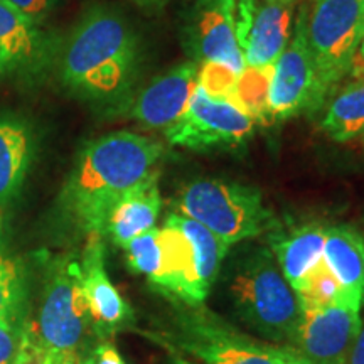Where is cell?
Here are the masks:
<instances>
[{
	"mask_svg": "<svg viewBox=\"0 0 364 364\" xmlns=\"http://www.w3.org/2000/svg\"><path fill=\"white\" fill-rule=\"evenodd\" d=\"M166 147L152 136L129 130L91 140L80 152L61 194L66 216L86 235L105 236L112 208L154 172Z\"/></svg>",
	"mask_w": 364,
	"mask_h": 364,
	"instance_id": "1",
	"label": "cell"
},
{
	"mask_svg": "<svg viewBox=\"0 0 364 364\" xmlns=\"http://www.w3.org/2000/svg\"><path fill=\"white\" fill-rule=\"evenodd\" d=\"M140 70V43L120 12L97 6L81 17L63 49L59 76L70 93L95 103L120 102Z\"/></svg>",
	"mask_w": 364,
	"mask_h": 364,
	"instance_id": "2",
	"label": "cell"
},
{
	"mask_svg": "<svg viewBox=\"0 0 364 364\" xmlns=\"http://www.w3.org/2000/svg\"><path fill=\"white\" fill-rule=\"evenodd\" d=\"M154 339L174 364H277V346L243 334L204 304L172 302L169 324Z\"/></svg>",
	"mask_w": 364,
	"mask_h": 364,
	"instance_id": "3",
	"label": "cell"
},
{
	"mask_svg": "<svg viewBox=\"0 0 364 364\" xmlns=\"http://www.w3.org/2000/svg\"><path fill=\"white\" fill-rule=\"evenodd\" d=\"M157 230L162 267L150 285L171 302L203 306L230 247L206 226L177 213H171Z\"/></svg>",
	"mask_w": 364,
	"mask_h": 364,
	"instance_id": "4",
	"label": "cell"
},
{
	"mask_svg": "<svg viewBox=\"0 0 364 364\" xmlns=\"http://www.w3.org/2000/svg\"><path fill=\"white\" fill-rule=\"evenodd\" d=\"M230 290L245 324L279 346H292L304 309L273 253L262 248L247 255L236 268Z\"/></svg>",
	"mask_w": 364,
	"mask_h": 364,
	"instance_id": "5",
	"label": "cell"
},
{
	"mask_svg": "<svg viewBox=\"0 0 364 364\" xmlns=\"http://www.w3.org/2000/svg\"><path fill=\"white\" fill-rule=\"evenodd\" d=\"M177 215L198 221L228 247L257 238L275 226L260 191L225 179H194L172 201Z\"/></svg>",
	"mask_w": 364,
	"mask_h": 364,
	"instance_id": "6",
	"label": "cell"
},
{
	"mask_svg": "<svg viewBox=\"0 0 364 364\" xmlns=\"http://www.w3.org/2000/svg\"><path fill=\"white\" fill-rule=\"evenodd\" d=\"M307 38L316 68V110L351 71L364 38V0H314Z\"/></svg>",
	"mask_w": 364,
	"mask_h": 364,
	"instance_id": "7",
	"label": "cell"
},
{
	"mask_svg": "<svg viewBox=\"0 0 364 364\" xmlns=\"http://www.w3.org/2000/svg\"><path fill=\"white\" fill-rule=\"evenodd\" d=\"M90 314L81 290V267L75 258H59L46 284L38 318V336L49 351L78 358Z\"/></svg>",
	"mask_w": 364,
	"mask_h": 364,
	"instance_id": "8",
	"label": "cell"
},
{
	"mask_svg": "<svg viewBox=\"0 0 364 364\" xmlns=\"http://www.w3.org/2000/svg\"><path fill=\"white\" fill-rule=\"evenodd\" d=\"M255 125L257 122L235 103L209 97L198 85L188 110L164 134L177 147L208 150L245 144L253 135Z\"/></svg>",
	"mask_w": 364,
	"mask_h": 364,
	"instance_id": "9",
	"label": "cell"
},
{
	"mask_svg": "<svg viewBox=\"0 0 364 364\" xmlns=\"http://www.w3.org/2000/svg\"><path fill=\"white\" fill-rule=\"evenodd\" d=\"M361 295L346 290L339 302L326 307L304 309L292 348L312 364H346L359 329Z\"/></svg>",
	"mask_w": 364,
	"mask_h": 364,
	"instance_id": "10",
	"label": "cell"
},
{
	"mask_svg": "<svg viewBox=\"0 0 364 364\" xmlns=\"http://www.w3.org/2000/svg\"><path fill=\"white\" fill-rule=\"evenodd\" d=\"M307 6L300 7L289 44L273 65L268 120L282 122L316 110V68L307 38Z\"/></svg>",
	"mask_w": 364,
	"mask_h": 364,
	"instance_id": "11",
	"label": "cell"
},
{
	"mask_svg": "<svg viewBox=\"0 0 364 364\" xmlns=\"http://www.w3.org/2000/svg\"><path fill=\"white\" fill-rule=\"evenodd\" d=\"M297 0H236V39L245 66H273L292 36Z\"/></svg>",
	"mask_w": 364,
	"mask_h": 364,
	"instance_id": "12",
	"label": "cell"
},
{
	"mask_svg": "<svg viewBox=\"0 0 364 364\" xmlns=\"http://www.w3.org/2000/svg\"><path fill=\"white\" fill-rule=\"evenodd\" d=\"M182 39L191 61L198 65L220 63L236 73L245 68L236 39V0H196Z\"/></svg>",
	"mask_w": 364,
	"mask_h": 364,
	"instance_id": "13",
	"label": "cell"
},
{
	"mask_svg": "<svg viewBox=\"0 0 364 364\" xmlns=\"http://www.w3.org/2000/svg\"><path fill=\"white\" fill-rule=\"evenodd\" d=\"M198 73L199 65L191 59L164 71L139 91L129 115L144 129L166 132L188 110L198 86Z\"/></svg>",
	"mask_w": 364,
	"mask_h": 364,
	"instance_id": "14",
	"label": "cell"
},
{
	"mask_svg": "<svg viewBox=\"0 0 364 364\" xmlns=\"http://www.w3.org/2000/svg\"><path fill=\"white\" fill-rule=\"evenodd\" d=\"M81 267V290L88 307L90 322L102 336H112L134 322V312L105 270L102 236L90 235Z\"/></svg>",
	"mask_w": 364,
	"mask_h": 364,
	"instance_id": "15",
	"label": "cell"
},
{
	"mask_svg": "<svg viewBox=\"0 0 364 364\" xmlns=\"http://www.w3.org/2000/svg\"><path fill=\"white\" fill-rule=\"evenodd\" d=\"M49 54V41L41 27L0 0V78L39 75Z\"/></svg>",
	"mask_w": 364,
	"mask_h": 364,
	"instance_id": "16",
	"label": "cell"
},
{
	"mask_svg": "<svg viewBox=\"0 0 364 364\" xmlns=\"http://www.w3.org/2000/svg\"><path fill=\"white\" fill-rule=\"evenodd\" d=\"M161 209L159 172H154L118 199L107 220L105 236H110L117 247L125 248L136 236L156 228Z\"/></svg>",
	"mask_w": 364,
	"mask_h": 364,
	"instance_id": "17",
	"label": "cell"
},
{
	"mask_svg": "<svg viewBox=\"0 0 364 364\" xmlns=\"http://www.w3.org/2000/svg\"><path fill=\"white\" fill-rule=\"evenodd\" d=\"M33 127L14 113H0V206L19 194L34 159Z\"/></svg>",
	"mask_w": 364,
	"mask_h": 364,
	"instance_id": "18",
	"label": "cell"
},
{
	"mask_svg": "<svg viewBox=\"0 0 364 364\" xmlns=\"http://www.w3.org/2000/svg\"><path fill=\"white\" fill-rule=\"evenodd\" d=\"M326 231L321 223H307L273 238V257L294 290L324 260Z\"/></svg>",
	"mask_w": 364,
	"mask_h": 364,
	"instance_id": "19",
	"label": "cell"
},
{
	"mask_svg": "<svg viewBox=\"0 0 364 364\" xmlns=\"http://www.w3.org/2000/svg\"><path fill=\"white\" fill-rule=\"evenodd\" d=\"M324 262L344 289L361 295L364 306V238L348 225L327 226Z\"/></svg>",
	"mask_w": 364,
	"mask_h": 364,
	"instance_id": "20",
	"label": "cell"
},
{
	"mask_svg": "<svg viewBox=\"0 0 364 364\" xmlns=\"http://www.w3.org/2000/svg\"><path fill=\"white\" fill-rule=\"evenodd\" d=\"M321 127L336 142L364 136V76L351 81L324 103Z\"/></svg>",
	"mask_w": 364,
	"mask_h": 364,
	"instance_id": "21",
	"label": "cell"
},
{
	"mask_svg": "<svg viewBox=\"0 0 364 364\" xmlns=\"http://www.w3.org/2000/svg\"><path fill=\"white\" fill-rule=\"evenodd\" d=\"M273 66H245L236 80L233 103L248 113L255 122L268 124V100H270Z\"/></svg>",
	"mask_w": 364,
	"mask_h": 364,
	"instance_id": "22",
	"label": "cell"
},
{
	"mask_svg": "<svg viewBox=\"0 0 364 364\" xmlns=\"http://www.w3.org/2000/svg\"><path fill=\"white\" fill-rule=\"evenodd\" d=\"M344 292L346 289L339 284V280L336 279V275L329 270L324 260L309 273L295 290L300 304H302V309L332 306L344 297Z\"/></svg>",
	"mask_w": 364,
	"mask_h": 364,
	"instance_id": "23",
	"label": "cell"
},
{
	"mask_svg": "<svg viewBox=\"0 0 364 364\" xmlns=\"http://www.w3.org/2000/svg\"><path fill=\"white\" fill-rule=\"evenodd\" d=\"M22 300H24V282H22L19 263L7 257L0 248V321L17 326Z\"/></svg>",
	"mask_w": 364,
	"mask_h": 364,
	"instance_id": "24",
	"label": "cell"
},
{
	"mask_svg": "<svg viewBox=\"0 0 364 364\" xmlns=\"http://www.w3.org/2000/svg\"><path fill=\"white\" fill-rule=\"evenodd\" d=\"M238 75L240 73L225 65H220V63H203V65H199L198 85L206 91L209 97L233 103Z\"/></svg>",
	"mask_w": 364,
	"mask_h": 364,
	"instance_id": "25",
	"label": "cell"
},
{
	"mask_svg": "<svg viewBox=\"0 0 364 364\" xmlns=\"http://www.w3.org/2000/svg\"><path fill=\"white\" fill-rule=\"evenodd\" d=\"M12 364H80V358L61 356L49 351L39 339L38 331L26 329L21 334L19 351Z\"/></svg>",
	"mask_w": 364,
	"mask_h": 364,
	"instance_id": "26",
	"label": "cell"
},
{
	"mask_svg": "<svg viewBox=\"0 0 364 364\" xmlns=\"http://www.w3.org/2000/svg\"><path fill=\"white\" fill-rule=\"evenodd\" d=\"M9 6L19 11L22 16L41 26L51 14L56 0H4Z\"/></svg>",
	"mask_w": 364,
	"mask_h": 364,
	"instance_id": "27",
	"label": "cell"
},
{
	"mask_svg": "<svg viewBox=\"0 0 364 364\" xmlns=\"http://www.w3.org/2000/svg\"><path fill=\"white\" fill-rule=\"evenodd\" d=\"M22 332L16 324L0 321V364H12L19 351Z\"/></svg>",
	"mask_w": 364,
	"mask_h": 364,
	"instance_id": "28",
	"label": "cell"
},
{
	"mask_svg": "<svg viewBox=\"0 0 364 364\" xmlns=\"http://www.w3.org/2000/svg\"><path fill=\"white\" fill-rule=\"evenodd\" d=\"M80 364H125L117 348L108 341L100 343L85 359H80Z\"/></svg>",
	"mask_w": 364,
	"mask_h": 364,
	"instance_id": "29",
	"label": "cell"
},
{
	"mask_svg": "<svg viewBox=\"0 0 364 364\" xmlns=\"http://www.w3.org/2000/svg\"><path fill=\"white\" fill-rule=\"evenodd\" d=\"M346 364H364V321L361 322V329H359L356 341L348 354Z\"/></svg>",
	"mask_w": 364,
	"mask_h": 364,
	"instance_id": "30",
	"label": "cell"
},
{
	"mask_svg": "<svg viewBox=\"0 0 364 364\" xmlns=\"http://www.w3.org/2000/svg\"><path fill=\"white\" fill-rule=\"evenodd\" d=\"M277 364H312L289 346H277Z\"/></svg>",
	"mask_w": 364,
	"mask_h": 364,
	"instance_id": "31",
	"label": "cell"
},
{
	"mask_svg": "<svg viewBox=\"0 0 364 364\" xmlns=\"http://www.w3.org/2000/svg\"><path fill=\"white\" fill-rule=\"evenodd\" d=\"M132 2L136 4L139 7L145 9V11H150V12H156V11H161L167 6V4H171L172 0H132Z\"/></svg>",
	"mask_w": 364,
	"mask_h": 364,
	"instance_id": "32",
	"label": "cell"
},
{
	"mask_svg": "<svg viewBox=\"0 0 364 364\" xmlns=\"http://www.w3.org/2000/svg\"><path fill=\"white\" fill-rule=\"evenodd\" d=\"M361 53H363V56H364V38H363V43H361Z\"/></svg>",
	"mask_w": 364,
	"mask_h": 364,
	"instance_id": "33",
	"label": "cell"
}]
</instances>
